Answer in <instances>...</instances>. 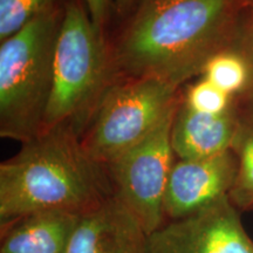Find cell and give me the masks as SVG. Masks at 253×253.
I'll return each mask as SVG.
<instances>
[{
	"label": "cell",
	"instance_id": "obj_1",
	"mask_svg": "<svg viewBox=\"0 0 253 253\" xmlns=\"http://www.w3.org/2000/svg\"><path fill=\"white\" fill-rule=\"evenodd\" d=\"M245 0H138L112 47L115 81L157 79L181 88L230 48Z\"/></svg>",
	"mask_w": 253,
	"mask_h": 253
},
{
	"label": "cell",
	"instance_id": "obj_2",
	"mask_svg": "<svg viewBox=\"0 0 253 253\" xmlns=\"http://www.w3.org/2000/svg\"><path fill=\"white\" fill-rule=\"evenodd\" d=\"M0 164V224L41 211L84 214L113 197L106 166L72 126L42 129Z\"/></svg>",
	"mask_w": 253,
	"mask_h": 253
},
{
	"label": "cell",
	"instance_id": "obj_3",
	"mask_svg": "<svg viewBox=\"0 0 253 253\" xmlns=\"http://www.w3.org/2000/svg\"><path fill=\"white\" fill-rule=\"evenodd\" d=\"M115 82L112 48L86 6L68 0L56 39L53 86L43 129L65 125L84 134L108 88Z\"/></svg>",
	"mask_w": 253,
	"mask_h": 253
},
{
	"label": "cell",
	"instance_id": "obj_4",
	"mask_svg": "<svg viewBox=\"0 0 253 253\" xmlns=\"http://www.w3.org/2000/svg\"><path fill=\"white\" fill-rule=\"evenodd\" d=\"M65 5L41 14L0 41L1 137L24 143L43 129Z\"/></svg>",
	"mask_w": 253,
	"mask_h": 253
},
{
	"label": "cell",
	"instance_id": "obj_5",
	"mask_svg": "<svg viewBox=\"0 0 253 253\" xmlns=\"http://www.w3.org/2000/svg\"><path fill=\"white\" fill-rule=\"evenodd\" d=\"M179 87L157 79H121L108 88L81 135L88 155L108 166L177 112Z\"/></svg>",
	"mask_w": 253,
	"mask_h": 253
},
{
	"label": "cell",
	"instance_id": "obj_6",
	"mask_svg": "<svg viewBox=\"0 0 253 253\" xmlns=\"http://www.w3.org/2000/svg\"><path fill=\"white\" fill-rule=\"evenodd\" d=\"M175 114L107 166L114 197L138 220L148 236L166 223L164 195L176 161L171 145Z\"/></svg>",
	"mask_w": 253,
	"mask_h": 253
},
{
	"label": "cell",
	"instance_id": "obj_7",
	"mask_svg": "<svg viewBox=\"0 0 253 253\" xmlns=\"http://www.w3.org/2000/svg\"><path fill=\"white\" fill-rule=\"evenodd\" d=\"M149 253H253V240L229 196L149 236Z\"/></svg>",
	"mask_w": 253,
	"mask_h": 253
},
{
	"label": "cell",
	"instance_id": "obj_8",
	"mask_svg": "<svg viewBox=\"0 0 253 253\" xmlns=\"http://www.w3.org/2000/svg\"><path fill=\"white\" fill-rule=\"evenodd\" d=\"M237 169L232 150L203 160L176 158L164 195V219H183L227 197Z\"/></svg>",
	"mask_w": 253,
	"mask_h": 253
},
{
	"label": "cell",
	"instance_id": "obj_9",
	"mask_svg": "<svg viewBox=\"0 0 253 253\" xmlns=\"http://www.w3.org/2000/svg\"><path fill=\"white\" fill-rule=\"evenodd\" d=\"M67 253H149V236L113 196L79 217Z\"/></svg>",
	"mask_w": 253,
	"mask_h": 253
},
{
	"label": "cell",
	"instance_id": "obj_10",
	"mask_svg": "<svg viewBox=\"0 0 253 253\" xmlns=\"http://www.w3.org/2000/svg\"><path fill=\"white\" fill-rule=\"evenodd\" d=\"M239 118L235 104L230 110L213 115L179 103L171 128V145L178 160H203L218 156L232 148Z\"/></svg>",
	"mask_w": 253,
	"mask_h": 253
},
{
	"label": "cell",
	"instance_id": "obj_11",
	"mask_svg": "<svg viewBox=\"0 0 253 253\" xmlns=\"http://www.w3.org/2000/svg\"><path fill=\"white\" fill-rule=\"evenodd\" d=\"M80 214L41 211L2 224L0 253H67Z\"/></svg>",
	"mask_w": 253,
	"mask_h": 253
},
{
	"label": "cell",
	"instance_id": "obj_12",
	"mask_svg": "<svg viewBox=\"0 0 253 253\" xmlns=\"http://www.w3.org/2000/svg\"><path fill=\"white\" fill-rule=\"evenodd\" d=\"M239 118V116H238ZM231 150L236 155L237 176L229 197L240 210L253 209V125L239 120Z\"/></svg>",
	"mask_w": 253,
	"mask_h": 253
},
{
	"label": "cell",
	"instance_id": "obj_13",
	"mask_svg": "<svg viewBox=\"0 0 253 253\" xmlns=\"http://www.w3.org/2000/svg\"><path fill=\"white\" fill-rule=\"evenodd\" d=\"M202 74L203 78L235 99L248 86L250 69L242 53L230 47L209 60Z\"/></svg>",
	"mask_w": 253,
	"mask_h": 253
},
{
	"label": "cell",
	"instance_id": "obj_14",
	"mask_svg": "<svg viewBox=\"0 0 253 253\" xmlns=\"http://www.w3.org/2000/svg\"><path fill=\"white\" fill-rule=\"evenodd\" d=\"M244 56L250 69L249 84L245 90L233 99L239 120L253 125V6L245 4L237 27L233 45Z\"/></svg>",
	"mask_w": 253,
	"mask_h": 253
},
{
	"label": "cell",
	"instance_id": "obj_15",
	"mask_svg": "<svg viewBox=\"0 0 253 253\" xmlns=\"http://www.w3.org/2000/svg\"><path fill=\"white\" fill-rule=\"evenodd\" d=\"M66 2L61 0H0V41L14 36L36 18Z\"/></svg>",
	"mask_w": 253,
	"mask_h": 253
},
{
	"label": "cell",
	"instance_id": "obj_16",
	"mask_svg": "<svg viewBox=\"0 0 253 253\" xmlns=\"http://www.w3.org/2000/svg\"><path fill=\"white\" fill-rule=\"evenodd\" d=\"M182 100L196 112L213 115L225 113L233 107V97L205 78L190 84Z\"/></svg>",
	"mask_w": 253,
	"mask_h": 253
},
{
	"label": "cell",
	"instance_id": "obj_17",
	"mask_svg": "<svg viewBox=\"0 0 253 253\" xmlns=\"http://www.w3.org/2000/svg\"><path fill=\"white\" fill-rule=\"evenodd\" d=\"M91 21L103 31L114 8V0H84Z\"/></svg>",
	"mask_w": 253,
	"mask_h": 253
},
{
	"label": "cell",
	"instance_id": "obj_18",
	"mask_svg": "<svg viewBox=\"0 0 253 253\" xmlns=\"http://www.w3.org/2000/svg\"><path fill=\"white\" fill-rule=\"evenodd\" d=\"M138 0H114V7L121 14L129 13L132 11Z\"/></svg>",
	"mask_w": 253,
	"mask_h": 253
},
{
	"label": "cell",
	"instance_id": "obj_19",
	"mask_svg": "<svg viewBox=\"0 0 253 253\" xmlns=\"http://www.w3.org/2000/svg\"><path fill=\"white\" fill-rule=\"evenodd\" d=\"M245 2L248 5H251V6H253V0H245Z\"/></svg>",
	"mask_w": 253,
	"mask_h": 253
}]
</instances>
